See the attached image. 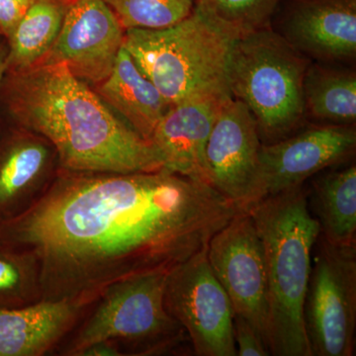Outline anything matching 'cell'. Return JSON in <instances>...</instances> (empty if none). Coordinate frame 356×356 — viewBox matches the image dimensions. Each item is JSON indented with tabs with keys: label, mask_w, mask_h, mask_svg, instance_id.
I'll return each instance as SVG.
<instances>
[{
	"label": "cell",
	"mask_w": 356,
	"mask_h": 356,
	"mask_svg": "<svg viewBox=\"0 0 356 356\" xmlns=\"http://www.w3.org/2000/svg\"><path fill=\"white\" fill-rule=\"evenodd\" d=\"M207 248V247H206ZM165 306L198 356H236L234 312L208 261L206 248L166 276Z\"/></svg>",
	"instance_id": "obj_8"
},
{
	"label": "cell",
	"mask_w": 356,
	"mask_h": 356,
	"mask_svg": "<svg viewBox=\"0 0 356 356\" xmlns=\"http://www.w3.org/2000/svg\"><path fill=\"white\" fill-rule=\"evenodd\" d=\"M206 254L234 312L254 325L267 346L268 281L266 255L250 213L240 211L210 238Z\"/></svg>",
	"instance_id": "obj_9"
},
{
	"label": "cell",
	"mask_w": 356,
	"mask_h": 356,
	"mask_svg": "<svg viewBox=\"0 0 356 356\" xmlns=\"http://www.w3.org/2000/svg\"><path fill=\"white\" fill-rule=\"evenodd\" d=\"M311 62L271 27L236 40L228 65L229 92L254 116L262 144L305 125L303 83Z\"/></svg>",
	"instance_id": "obj_6"
},
{
	"label": "cell",
	"mask_w": 356,
	"mask_h": 356,
	"mask_svg": "<svg viewBox=\"0 0 356 356\" xmlns=\"http://www.w3.org/2000/svg\"><path fill=\"white\" fill-rule=\"evenodd\" d=\"M79 356H122L114 341H102L90 344L81 351Z\"/></svg>",
	"instance_id": "obj_26"
},
{
	"label": "cell",
	"mask_w": 356,
	"mask_h": 356,
	"mask_svg": "<svg viewBox=\"0 0 356 356\" xmlns=\"http://www.w3.org/2000/svg\"><path fill=\"white\" fill-rule=\"evenodd\" d=\"M92 88L107 106L149 142L170 107L124 46L109 76Z\"/></svg>",
	"instance_id": "obj_17"
},
{
	"label": "cell",
	"mask_w": 356,
	"mask_h": 356,
	"mask_svg": "<svg viewBox=\"0 0 356 356\" xmlns=\"http://www.w3.org/2000/svg\"><path fill=\"white\" fill-rule=\"evenodd\" d=\"M122 26L128 29L159 30L191 15L196 0H105Z\"/></svg>",
	"instance_id": "obj_23"
},
{
	"label": "cell",
	"mask_w": 356,
	"mask_h": 356,
	"mask_svg": "<svg viewBox=\"0 0 356 356\" xmlns=\"http://www.w3.org/2000/svg\"><path fill=\"white\" fill-rule=\"evenodd\" d=\"M233 334L236 355L267 356L269 351L266 343L254 325L241 316L234 315Z\"/></svg>",
	"instance_id": "obj_24"
},
{
	"label": "cell",
	"mask_w": 356,
	"mask_h": 356,
	"mask_svg": "<svg viewBox=\"0 0 356 356\" xmlns=\"http://www.w3.org/2000/svg\"><path fill=\"white\" fill-rule=\"evenodd\" d=\"M261 236L268 281L269 355L312 356L304 304L321 234L305 186L269 196L248 210Z\"/></svg>",
	"instance_id": "obj_3"
},
{
	"label": "cell",
	"mask_w": 356,
	"mask_h": 356,
	"mask_svg": "<svg viewBox=\"0 0 356 356\" xmlns=\"http://www.w3.org/2000/svg\"><path fill=\"white\" fill-rule=\"evenodd\" d=\"M90 305L60 300L0 308V356H44L56 351Z\"/></svg>",
	"instance_id": "obj_16"
},
{
	"label": "cell",
	"mask_w": 356,
	"mask_h": 356,
	"mask_svg": "<svg viewBox=\"0 0 356 356\" xmlns=\"http://www.w3.org/2000/svg\"><path fill=\"white\" fill-rule=\"evenodd\" d=\"M285 0H196L195 6L236 38L271 27L273 15Z\"/></svg>",
	"instance_id": "obj_22"
},
{
	"label": "cell",
	"mask_w": 356,
	"mask_h": 356,
	"mask_svg": "<svg viewBox=\"0 0 356 356\" xmlns=\"http://www.w3.org/2000/svg\"><path fill=\"white\" fill-rule=\"evenodd\" d=\"M125 32L105 0H70L58 38L40 63L64 64L92 88L113 70Z\"/></svg>",
	"instance_id": "obj_12"
},
{
	"label": "cell",
	"mask_w": 356,
	"mask_h": 356,
	"mask_svg": "<svg viewBox=\"0 0 356 356\" xmlns=\"http://www.w3.org/2000/svg\"><path fill=\"white\" fill-rule=\"evenodd\" d=\"M42 301L41 278L34 255L0 243V308Z\"/></svg>",
	"instance_id": "obj_21"
},
{
	"label": "cell",
	"mask_w": 356,
	"mask_h": 356,
	"mask_svg": "<svg viewBox=\"0 0 356 356\" xmlns=\"http://www.w3.org/2000/svg\"><path fill=\"white\" fill-rule=\"evenodd\" d=\"M60 170L55 149L41 136L17 127L0 139V224L38 202Z\"/></svg>",
	"instance_id": "obj_15"
},
{
	"label": "cell",
	"mask_w": 356,
	"mask_h": 356,
	"mask_svg": "<svg viewBox=\"0 0 356 356\" xmlns=\"http://www.w3.org/2000/svg\"><path fill=\"white\" fill-rule=\"evenodd\" d=\"M278 33L313 62H353L356 0H291Z\"/></svg>",
	"instance_id": "obj_14"
},
{
	"label": "cell",
	"mask_w": 356,
	"mask_h": 356,
	"mask_svg": "<svg viewBox=\"0 0 356 356\" xmlns=\"http://www.w3.org/2000/svg\"><path fill=\"white\" fill-rule=\"evenodd\" d=\"M261 146L248 107L232 96L225 100L208 140L206 163L211 186L238 209L257 203Z\"/></svg>",
	"instance_id": "obj_11"
},
{
	"label": "cell",
	"mask_w": 356,
	"mask_h": 356,
	"mask_svg": "<svg viewBox=\"0 0 356 356\" xmlns=\"http://www.w3.org/2000/svg\"><path fill=\"white\" fill-rule=\"evenodd\" d=\"M236 39L195 6L170 27L126 30L124 48L172 105L200 95H232L228 65Z\"/></svg>",
	"instance_id": "obj_4"
},
{
	"label": "cell",
	"mask_w": 356,
	"mask_h": 356,
	"mask_svg": "<svg viewBox=\"0 0 356 356\" xmlns=\"http://www.w3.org/2000/svg\"><path fill=\"white\" fill-rule=\"evenodd\" d=\"M355 149V125L334 124H315L277 142L262 144L255 204L302 186L323 170L343 165Z\"/></svg>",
	"instance_id": "obj_10"
},
{
	"label": "cell",
	"mask_w": 356,
	"mask_h": 356,
	"mask_svg": "<svg viewBox=\"0 0 356 356\" xmlns=\"http://www.w3.org/2000/svg\"><path fill=\"white\" fill-rule=\"evenodd\" d=\"M7 47L0 43V88L6 72Z\"/></svg>",
	"instance_id": "obj_27"
},
{
	"label": "cell",
	"mask_w": 356,
	"mask_h": 356,
	"mask_svg": "<svg viewBox=\"0 0 356 356\" xmlns=\"http://www.w3.org/2000/svg\"><path fill=\"white\" fill-rule=\"evenodd\" d=\"M231 96L200 95L170 105L149 138L165 170L211 185L206 147L222 103Z\"/></svg>",
	"instance_id": "obj_13"
},
{
	"label": "cell",
	"mask_w": 356,
	"mask_h": 356,
	"mask_svg": "<svg viewBox=\"0 0 356 356\" xmlns=\"http://www.w3.org/2000/svg\"><path fill=\"white\" fill-rule=\"evenodd\" d=\"M312 356H353L356 330V245L318 236L304 304Z\"/></svg>",
	"instance_id": "obj_7"
},
{
	"label": "cell",
	"mask_w": 356,
	"mask_h": 356,
	"mask_svg": "<svg viewBox=\"0 0 356 356\" xmlns=\"http://www.w3.org/2000/svg\"><path fill=\"white\" fill-rule=\"evenodd\" d=\"M240 211L211 185L165 168H60L31 209L0 224V243L34 255L42 301L92 304L114 283L170 273Z\"/></svg>",
	"instance_id": "obj_1"
},
{
	"label": "cell",
	"mask_w": 356,
	"mask_h": 356,
	"mask_svg": "<svg viewBox=\"0 0 356 356\" xmlns=\"http://www.w3.org/2000/svg\"><path fill=\"white\" fill-rule=\"evenodd\" d=\"M35 0H0V36L7 40Z\"/></svg>",
	"instance_id": "obj_25"
},
{
	"label": "cell",
	"mask_w": 356,
	"mask_h": 356,
	"mask_svg": "<svg viewBox=\"0 0 356 356\" xmlns=\"http://www.w3.org/2000/svg\"><path fill=\"white\" fill-rule=\"evenodd\" d=\"M332 65H309L303 83L306 117L320 124L355 125V72Z\"/></svg>",
	"instance_id": "obj_19"
},
{
	"label": "cell",
	"mask_w": 356,
	"mask_h": 356,
	"mask_svg": "<svg viewBox=\"0 0 356 356\" xmlns=\"http://www.w3.org/2000/svg\"><path fill=\"white\" fill-rule=\"evenodd\" d=\"M0 91L16 126L48 140L62 170L130 173L163 168L153 145L64 64L6 70Z\"/></svg>",
	"instance_id": "obj_2"
},
{
	"label": "cell",
	"mask_w": 356,
	"mask_h": 356,
	"mask_svg": "<svg viewBox=\"0 0 356 356\" xmlns=\"http://www.w3.org/2000/svg\"><path fill=\"white\" fill-rule=\"evenodd\" d=\"M70 0H35L7 41L6 70L38 65L51 50Z\"/></svg>",
	"instance_id": "obj_20"
},
{
	"label": "cell",
	"mask_w": 356,
	"mask_h": 356,
	"mask_svg": "<svg viewBox=\"0 0 356 356\" xmlns=\"http://www.w3.org/2000/svg\"><path fill=\"white\" fill-rule=\"evenodd\" d=\"M313 177L308 196L321 235L334 245H356L355 163L325 170Z\"/></svg>",
	"instance_id": "obj_18"
},
{
	"label": "cell",
	"mask_w": 356,
	"mask_h": 356,
	"mask_svg": "<svg viewBox=\"0 0 356 356\" xmlns=\"http://www.w3.org/2000/svg\"><path fill=\"white\" fill-rule=\"evenodd\" d=\"M168 274L137 276L107 287L56 353L79 356L102 341H114L122 356L177 355L191 348L186 332L165 306Z\"/></svg>",
	"instance_id": "obj_5"
}]
</instances>
